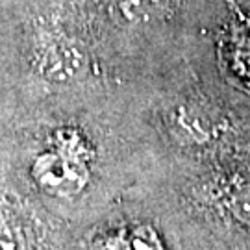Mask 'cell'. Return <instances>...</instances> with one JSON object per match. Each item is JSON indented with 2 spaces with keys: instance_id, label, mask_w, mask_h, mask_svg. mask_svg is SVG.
Listing matches in <instances>:
<instances>
[{
  "instance_id": "2",
  "label": "cell",
  "mask_w": 250,
  "mask_h": 250,
  "mask_svg": "<svg viewBox=\"0 0 250 250\" xmlns=\"http://www.w3.org/2000/svg\"><path fill=\"white\" fill-rule=\"evenodd\" d=\"M34 63L46 82L72 83L87 74L91 56L83 41L69 30L56 22H43L34 37Z\"/></svg>"
},
{
  "instance_id": "5",
  "label": "cell",
  "mask_w": 250,
  "mask_h": 250,
  "mask_svg": "<svg viewBox=\"0 0 250 250\" xmlns=\"http://www.w3.org/2000/svg\"><path fill=\"white\" fill-rule=\"evenodd\" d=\"M170 130L176 139L189 145H206L221 134V125L206 106L186 102L170 113Z\"/></svg>"
},
{
  "instance_id": "7",
  "label": "cell",
  "mask_w": 250,
  "mask_h": 250,
  "mask_svg": "<svg viewBox=\"0 0 250 250\" xmlns=\"http://www.w3.org/2000/svg\"><path fill=\"white\" fill-rule=\"evenodd\" d=\"M221 213L233 223L250 228V174H239L221 182L213 193Z\"/></svg>"
},
{
  "instance_id": "4",
  "label": "cell",
  "mask_w": 250,
  "mask_h": 250,
  "mask_svg": "<svg viewBox=\"0 0 250 250\" xmlns=\"http://www.w3.org/2000/svg\"><path fill=\"white\" fill-rule=\"evenodd\" d=\"M221 50L232 71L250 83V15L230 0L228 21L221 37Z\"/></svg>"
},
{
  "instance_id": "8",
  "label": "cell",
  "mask_w": 250,
  "mask_h": 250,
  "mask_svg": "<svg viewBox=\"0 0 250 250\" xmlns=\"http://www.w3.org/2000/svg\"><path fill=\"white\" fill-rule=\"evenodd\" d=\"M93 250H163V247L152 228L134 226L102 235Z\"/></svg>"
},
{
  "instance_id": "1",
  "label": "cell",
  "mask_w": 250,
  "mask_h": 250,
  "mask_svg": "<svg viewBox=\"0 0 250 250\" xmlns=\"http://www.w3.org/2000/svg\"><path fill=\"white\" fill-rule=\"evenodd\" d=\"M93 150L74 128L56 130L46 148L32 163V178L50 197H74L89 182Z\"/></svg>"
},
{
  "instance_id": "3",
  "label": "cell",
  "mask_w": 250,
  "mask_h": 250,
  "mask_svg": "<svg viewBox=\"0 0 250 250\" xmlns=\"http://www.w3.org/2000/svg\"><path fill=\"white\" fill-rule=\"evenodd\" d=\"M104 17L117 28H146L169 17L176 0H95Z\"/></svg>"
},
{
  "instance_id": "6",
  "label": "cell",
  "mask_w": 250,
  "mask_h": 250,
  "mask_svg": "<svg viewBox=\"0 0 250 250\" xmlns=\"http://www.w3.org/2000/svg\"><path fill=\"white\" fill-rule=\"evenodd\" d=\"M0 250H45L37 224L13 204L0 206Z\"/></svg>"
}]
</instances>
